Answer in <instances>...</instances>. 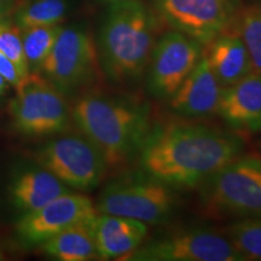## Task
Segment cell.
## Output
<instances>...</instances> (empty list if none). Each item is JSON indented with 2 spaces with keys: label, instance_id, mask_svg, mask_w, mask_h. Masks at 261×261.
Wrapping results in <instances>:
<instances>
[{
  "label": "cell",
  "instance_id": "1",
  "mask_svg": "<svg viewBox=\"0 0 261 261\" xmlns=\"http://www.w3.org/2000/svg\"><path fill=\"white\" fill-rule=\"evenodd\" d=\"M242 139L214 127L172 123L152 127L138 159L143 172L172 189L201 187L241 155Z\"/></svg>",
  "mask_w": 261,
  "mask_h": 261
},
{
  "label": "cell",
  "instance_id": "2",
  "mask_svg": "<svg viewBox=\"0 0 261 261\" xmlns=\"http://www.w3.org/2000/svg\"><path fill=\"white\" fill-rule=\"evenodd\" d=\"M70 112L75 126L102 152L108 167L138 158L154 127L146 104L123 98L84 93Z\"/></svg>",
  "mask_w": 261,
  "mask_h": 261
},
{
  "label": "cell",
  "instance_id": "3",
  "mask_svg": "<svg viewBox=\"0 0 261 261\" xmlns=\"http://www.w3.org/2000/svg\"><path fill=\"white\" fill-rule=\"evenodd\" d=\"M98 33L103 74L115 84L139 80L148 68L160 29V17L142 0L109 3Z\"/></svg>",
  "mask_w": 261,
  "mask_h": 261
},
{
  "label": "cell",
  "instance_id": "4",
  "mask_svg": "<svg viewBox=\"0 0 261 261\" xmlns=\"http://www.w3.org/2000/svg\"><path fill=\"white\" fill-rule=\"evenodd\" d=\"M39 73L67 98L90 90L103 74L92 34L81 25L62 27Z\"/></svg>",
  "mask_w": 261,
  "mask_h": 261
},
{
  "label": "cell",
  "instance_id": "5",
  "mask_svg": "<svg viewBox=\"0 0 261 261\" xmlns=\"http://www.w3.org/2000/svg\"><path fill=\"white\" fill-rule=\"evenodd\" d=\"M9 115L16 132L27 137H48L70 127L71 112L67 97L40 73H28L15 85Z\"/></svg>",
  "mask_w": 261,
  "mask_h": 261
},
{
  "label": "cell",
  "instance_id": "6",
  "mask_svg": "<svg viewBox=\"0 0 261 261\" xmlns=\"http://www.w3.org/2000/svg\"><path fill=\"white\" fill-rule=\"evenodd\" d=\"M201 201L212 214L261 218V159L237 156L201 185Z\"/></svg>",
  "mask_w": 261,
  "mask_h": 261
},
{
  "label": "cell",
  "instance_id": "7",
  "mask_svg": "<svg viewBox=\"0 0 261 261\" xmlns=\"http://www.w3.org/2000/svg\"><path fill=\"white\" fill-rule=\"evenodd\" d=\"M174 189L149 174L125 175L108 182L100 192L99 213L130 218L142 223L160 224L175 210Z\"/></svg>",
  "mask_w": 261,
  "mask_h": 261
},
{
  "label": "cell",
  "instance_id": "8",
  "mask_svg": "<svg viewBox=\"0 0 261 261\" xmlns=\"http://www.w3.org/2000/svg\"><path fill=\"white\" fill-rule=\"evenodd\" d=\"M33 159L68 188L81 191L97 188L108 169L102 152L81 133L55 137L39 146Z\"/></svg>",
  "mask_w": 261,
  "mask_h": 261
},
{
  "label": "cell",
  "instance_id": "9",
  "mask_svg": "<svg viewBox=\"0 0 261 261\" xmlns=\"http://www.w3.org/2000/svg\"><path fill=\"white\" fill-rule=\"evenodd\" d=\"M155 12L169 27L208 45L232 23L237 0H152Z\"/></svg>",
  "mask_w": 261,
  "mask_h": 261
},
{
  "label": "cell",
  "instance_id": "10",
  "mask_svg": "<svg viewBox=\"0 0 261 261\" xmlns=\"http://www.w3.org/2000/svg\"><path fill=\"white\" fill-rule=\"evenodd\" d=\"M129 261H243L228 238L208 230H188L140 246Z\"/></svg>",
  "mask_w": 261,
  "mask_h": 261
},
{
  "label": "cell",
  "instance_id": "11",
  "mask_svg": "<svg viewBox=\"0 0 261 261\" xmlns=\"http://www.w3.org/2000/svg\"><path fill=\"white\" fill-rule=\"evenodd\" d=\"M203 48L198 41L174 31L165 33L156 41L148 64L150 93L169 99L200 62Z\"/></svg>",
  "mask_w": 261,
  "mask_h": 261
},
{
  "label": "cell",
  "instance_id": "12",
  "mask_svg": "<svg viewBox=\"0 0 261 261\" xmlns=\"http://www.w3.org/2000/svg\"><path fill=\"white\" fill-rule=\"evenodd\" d=\"M97 213L87 196L68 191L44 207L22 215L16 224V233L25 246H39L71 225L93 219Z\"/></svg>",
  "mask_w": 261,
  "mask_h": 261
},
{
  "label": "cell",
  "instance_id": "13",
  "mask_svg": "<svg viewBox=\"0 0 261 261\" xmlns=\"http://www.w3.org/2000/svg\"><path fill=\"white\" fill-rule=\"evenodd\" d=\"M217 113L233 129L261 130V73L253 70L221 92Z\"/></svg>",
  "mask_w": 261,
  "mask_h": 261
},
{
  "label": "cell",
  "instance_id": "14",
  "mask_svg": "<svg viewBox=\"0 0 261 261\" xmlns=\"http://www.w3.org/2000/svg\"><path fill=\"white\" fill-rule=\"evenodd\" d=\"M223 89L203 54L194 70L169 98V106L182 116H208L217 113Z\"/></svg>",
  "mask_w": 261,
  "mask_h": 261
},
{
  "label": "cell",
  "instance_id": "15",
  "mask_svg": "<svg viewBox=\"0 0 261 261\" xmlns=\"http://www.w3.org/2000/svg\"><path fill=\"white\" fill-rule=\"evenodd\" d=\"M91 225L98 257L103 260H123L143 244L148 233V225L145 223L99 212Z\"/></svg>",
  "mask_w": 261,
  "mask_h": 261
},
{
  "label": "cell",
  "instance_id": "16",
  "mask_svg": "<svg viewBox=\"0 0 261 261\" xmlns=\"http://www.w3.org/2000/svg\"><path fill=\"white\" fill-rule=\"evenodd\" d=\"M203 54L223 87L237 83L254 70L242 39L230 27L211 41Z\"/></svg>",
  "mask_w": 261,
  "mask_h": 261
},
{
  "label": "cell",
  "instance_id": "17",
  "mask_svg": "<svg viewBox=\"0 0 261 261\" xmlns=\"http://www.w3.org/2000/svg\"><path fill=\"white\" fill-rule=\"evenodd\" d=\"M68 191L64 182L41 166L19 172L9 188L12 205L23 214L44 207Z\"/></svg>",
  "mask_w": 261,
  "mask_h": 261
},
{
  "label": "cell",
  "instance_id": "18",
  "mask_svg": "<svg viewBox=\"0 0 261 261\" xmlns=\"http://www.w3.org/2000/svg\"><path fill=\"white\" fill-rule=\"evenodd\" d=\"M91 221L71 225L40 244L42 252L62 261H89L99 259Z\"/></svg>",
  "mask_w": 261,
  "mask_h": 261
},
{
  "label": "cell",
  "instance_id": "19",
  "mask_svg": "<svg viewBox=\"0 0 261 261\" xmlns=\"http://www.w3.org/2000/svg\"><path fill=\"white\" fill-rule=\"evenodd\" d=\"M71 0H18L12 4V22L21 29L61 24L67 18Z\"/></svg>",
  "mask_w": 261,
  "mask_h": 261
},
{
  "label": "cell",
  "instance_id": "20",
  "mask_svg": "<svg viewBox=\"0 0 261 261\" xmlns=\"http://www.w3.org/2000/svg\"><path fill=\"white\" fill-rule=\"evenodd\" d=\"M230 28L242 39L254 70L261 73V5L238 9Z\"/></svg>",
  "mask_w": 261,
  "mask_h": 261
},
{
  "label": "cell",
  "instance_id": "21",
  "mask_svg": "<svg viewBox=\"0 0 261 261\" xmlns=\"http://www.w3.org/2000/svg\"><path fill=\"white\" fill-rule=\"evenodd\" d=\"M62 25H37L22 29V41L29 73H39L57 40Z\"/></svg>",
  "mask_w": 261,
  "mask_h": 261
},
{
  "label": "cell",
  "instance_id": "22",
  "mask_svg": "<svg viewBox=\"0 0 261 261\" xmlns=\"http://www.w3.org/2000/svg\"><path fill=\"white\" fill-rule=\"evenodd\" d=\"M228 240L244 260H261V218H246L228 227Z\"/></svg>",
  "mask_w": 261,
  "mask_h": 261
},
{
  "label": "cell",
  "instance_id": "23",
  "mask_svg": "<svg viewBox=\"0 0 261 261\" xmlns=\"http://www.w3.org/2000/svg\"><path fill=\"white\" fill-rule=\"evenodd\" d=\"M0 51L17 65L22 74L29 73L22 41V29L14 22H0Z\"/></svg>",
  "mask_w": 261,
  "mask_h": 261
},
{
  "label": "cell",
  "instance_id": "24",
  "mask_svg": "<svg viewBox=\"0 0 261 261\" xmlns=\"http://www.w3.org/2000/svg\"><path fill=\"white\" fill-rule=\"evenodd\" d=\"M0 75H2L10 85H12V86H15V85L24 76V75L19 71L17 65L10 60V58L6 57L2 51H0Z\"/></svg>",
  "mask_w": 261,
  "mask_h": 261
},
{
  "label": "cell",
  "instance_id": "25",
  "mask_svg": "<svg viewBox=\"0 0 261 261\" xmlns=\"http://www.w3.org/2000/svg\"><path fill=\"white\" fill-rule=\"evenodd\" d=\"M12 3H3L0 2V22L6 21L10 16H11V11H12Z\"/></svg>",
  "mask_w": 261,
  "mask_h": 261
},
{
  "label": "cell",
  "instance_id": "26",
  "mask_svg": "<svg viewBox=\"0 0 261 261\" xmlns=\"http://www.w3.org/2000/svg\"><path fill=\"white\" fill-rule=\"evenodd\" d=\"M8 87H9V83L2 76V75H0V97H3L6 93Z\"/></svg>",
  "mask_w": 261,
  "mask_h": 261
},
{
  "label": "cell",
  "instance_id": "27",
  "mask_svg": "<svg viewBox=\"0 0 261 261\" xmlns=\"http://www.w3.org/2000/svg\"><path fill=\"white\" fill-rule=\"evenodd\" d=\"M100 2H106V3H113V2H117V0H100Z\"/></svg>",
  "mask_w": 261,
  "mask_h": 261
},
{
  "label": "cell",
  "instance_id": "28",
  "mask_svg": "<svg viewBox=\"0 0 261 261\" xmlns=\"http://www.w3.org/2000/svg\"><path fill=\"white\" fill-rule=\"evenodd\" d=\"M0 2H3V3H12V0H0Z\"/></svg>",
  "mask_w": 261,
  "mask_h": 261
},
{
  "label": "cell",
  "instance_id": "29",
  "mask_svg": "<svg viewBox=\"0 0 261 261\" xmlns=\"http://www.w3.org/2000/svg\"><path fill=\"white\" fill-rule=\"evenodd\" d=\"M0 257H2V255H0Z\"/></svg>",
  "mask_w": 261,
  "mask_h": 261
}]
</instances>
